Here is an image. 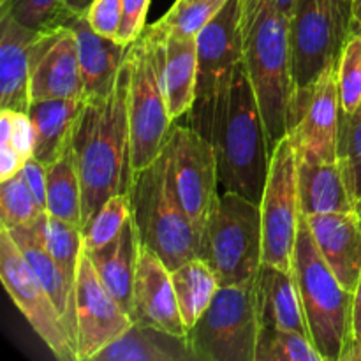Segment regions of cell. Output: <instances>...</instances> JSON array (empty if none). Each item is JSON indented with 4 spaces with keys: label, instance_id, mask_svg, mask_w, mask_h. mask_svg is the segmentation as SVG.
<instances>
[{
    "label": "cell",
    "instance_id": "cell-1",
    "mask_svg": "<svg viewBox=\"0 0 361 361\" xmlns=\"http://www.w3.org/2000/svg\"><path fill=\"white\" fill-rule=\"evenodd\" d=\"M130 63L127 55L111 94L85 101L73 133L83 196V228L109 197L130 192L134 180L129 126Z\"/></svg>",
    "mask_w": 361,
    "mask_h": 361
},
{
    "label": "cell",
    "instance_id": "cell-2",
    "mask_svg": "<svg viewBox=\"0 0 361 361\" xmlns=\"http://www.w3.org/2000/svg\"><path fill=\"white\" fill-rule=\"evenodd\" d=\"M243 63L249 73L268 143L288 136L295 99L291 51V18L275 0H242Z\"/></svg>",
    "mask_w": 361,
    "mask_h": 361
},
{
    "label": "cell",
    "instance_id": "cell-3",
    "mask_svg": "<svg viewBox=\"0 0 361 361\" xmlns=\"http://www.w3.org/2000/svg\"><path fill=\"white\" fill-rule=\"evenodd\" d=\"M217 159L219 187L261 203L271 148L245 63H238L231 88L219 104L210 137Z\"/></svg>",
    "mask_w": 361,
    "mask_h": 361
},
{
    "label": "cell",
    "instance_id": "cell-4",
    "mask_svg": "<svg viewBox=\"0 0 361 361\" xmlns=\"http://www.w3.org/2000/svg\"><path fill=\"white\" fill-rule=\"evenodd\" d=\"M129 194L141 245L171 271L200 257L201 236L176 192L168 147L154 164L134 173Z\"/></svg>",
    "mask_w": 361,
    "mask_h": 361
},
{
    "label": "cell",
    "instance_id": "cell-5",
    "mask_svg": "<svg viewBox=\"0 0 361 361\" xmlns=\"http://www.w3.org/2000/svg\"><path fill=\"white\" fill-rule=\"evenodd\" d=\"M309 337L323 361H342L351 345L353 293L341 284L302 217L293 256Z\"/></svg>",
    "mask_w": 361,
    "mask_h": 361
},
{
    "label": "cell",
    "instance_id": "cell-6",
    "mask_svg": "<svg viewBox=\"0 0 361 361\" xmlns=\"http://www.w3.org/2000/svg\"><path fill=\"white\" fill-rule=\"evenodd\" d=\"M130 161L137 173L157 161L171 137L173 120L162 88V39L150 28L129 49Z\"/></svg>",
    "mask_w": 361,
    "mask_h": 361
},
{
    "label": "cell",
    "instance_id": "cell-7",
    "mask_svg": "<svg viewBox=\"0 0 361 361\" xmlns=\"http://www.w3.org/2000/svg\"><path fill=\"white\" fill-rule=\"evenodd\" d=\"M200 257L214 268L221 286L252 281L263 263L259 203L221 190L201 238Z\"/></svg>",
    "mask_w": 361,
    "mask_h": 361
},
{
    "label": "cell",
    "instance_id": "cell-8",
    "mask_svg": "<svg viewBox=\"0 0 361 361\" xmlns=\"http://www.w3.org/2000/svg\"><path fill=\"white\" fill-rule=\"evenodd\" d=\"M240 21L242 0H228L196 37V101L189 115L190 127L207 137H210L215 111L228 95L236 67L243 60Z\"/></svg>",
    "mask_w": 361,
    "mask_h": 361
},
{
    "label": "cell",
    "instance_id": "cell-9",
    "mask_svg": "<svg viewBox=\"0 0 361 361\" xmlns=\"http://www.w3.org/2000/svg\"><path fill=\"white\" fill-rule=\"evenodd\" d=\"M257 335L254 279L221 286L210 307L187 331L196 361H254Z\"/></svg>",
    "mask_w": 361,
    "mask_h": 361
},
{
    "label": "cell",
    "instance_id": "cell-10",
    "mask_svg": "<svg viewBox=\"0 0 361 361\" xmlns=\"http://www.w3.org/2000/svg\"><path fill=\"white\" fill-rule=\"evenodd\" d=\"M353 0H298L291 14L295 94L337 62L355 28Z\"/></svg>",
    "mask_w": 361,
    "mask_h": 361
},
{
    "label": "cell",
    "instance_id": "cell-11",
    "mask_svg": "<svg viewBox=\"0 0 361 361\" xmlns=\"http://www.w3.org/2000/svg\"><path fill=\"white\" fill-rule=\"evenodd\" d=\"M263 263L293 270L302 210L298 194V155L284 136L271 152L270 171L261 197Z\"/></svg>",
    "mask_w": 361,
    "mask_h": 361
},
{
    "label": "cell",
    "instance_id": "cell-12",
    "mask_svg": "<svg viewBox=\"0 0 361 361\" xmlns=\"http://www.w3.org/2000/svg\"><path fill=\"white\" fill-rule=\"evenodd\" d=\"M0 279L9 298L51 355L62 361H78L76 344L51 296L27 263L6 226L0 229Z\"/></svg>",
    "mask_w": 361,
    "mask_h": 361
},
{
    "label": "cell",
    "instance_id": "cell-13",
    "mask_svg": "<svg viewBox=\"0 0 361 361\" xmlns=\"http://www.w3.org/2000/svg\"><path fill=\"white\" fill-rule=\"evenodd\" d=\"M337 74L338 60L309 88L295 94L288 136L295 145L298 161L338 162L342 106Z\"/></svg>",
    "mask_w": 361,
    "mask_h": 361
},
{
    "label": "cell",
    "instance_id": "cell-14",
    "mask_svg": "<svg viewBox=\"0 0 361 361\" xmlns=\"http://www.w3.org/2000/svg\"><path fill=\"white\" fill-rule=\"evenodd\" d=\"M168 152L176 192L194 228L203 238V233L221 194L214 145L194 127L175 123L169 137Z\"/></svg>",
    "mask_w": 361,
    "mask_h": 361
},
{
    "label": "cell",
    "instance_id": "cell-15",
    "mask_svg": "<svg viewBox=\"0 0 361 361\" xmlns=\"http://www.w3.org/2000/svg\"><path fill=\"white\" fill-rule=\"evenodd\" d=\"M78 361H94L95 355L115 342L134 323L118 300L108 291L83 250L74 282Z\"/></svg>",
    "mask_w": 361,
    "mask_h": 361
},
{
    "label": "cell",
    "instance_id": "cell-16",
    "mask_svg": "<svg viewBox=\"0 0 361 361\" xmlns=\"http://www.w3.org/2000/svg\"><path fill=\"white\" fill-rule=\"evenodd\" d=\"M30 95L37 99H85L76 34L69 25L42 30L30 56Z\"/></svg>",
    "mask_w": 361,
    "mask_h": 361
},
{
    "label": "cell",
    "instance_id": "cell-17",
    "mask_svg": "<svg viewBox=\"0 0 361 361\" xmlns=\"http://www.w3.org/2000/svg\"><path fill=\"white\" fill-rule=\"evenodd\" d=\"M133 321L154 324L175 335H187V326L180 314L173 271L164 261L141 245L134 281Z\"/></svg>",
    "mask_w": 361,
    "mask_h": 361
},
{
    "label": "cell",
    "instance_id": "cell-18",
    "mask_svg": "<svg viewBox=\"0 0 361 361\" xmlns=\"http://www.w3.org/2000/svg\"><path fill=\"white\" fill-rule=\"evenodd\" d=\"M63 23L69 25L76 34L85 101L109 95L115 88L130 46L97 34L88 23L87 14H69Z\"/></svg>",
    "mask_w": 361,
    "mask_h": 361
},
{
    "label": "cell",
    "instance_id": "cell-19",
    "mask_svg": "<svg viewBox=\"0 0 361 361\" xmlns=\"http://www.w3.org/2000/svg\"><path fill=\"white\" fill-rule=\"evenodd\" d=\"M42 30H34L14 18L0 14V108L28 113L30 56Z\"/></svg>",
    "mask_w": 361,
    "mask_h": 361
},
{
    "label": "cell",
    "instance_id": "cell-20",
    "mask_svg": "<svg viewBox=\"0 0 361 361\" xmlns=\"http://www.w3.org/2000/svg\"><path fill=\"white\" fill-rule=\"evenodd\" d=\"M335 277L355 293L361 277V224L356 212L303 217Z\"/></svg>",
    "mask_w": 361,
    "mask_h": 361
},
{
    "label": "cell",
    "instance_id": "cell-21",
    "mask_svg": "<svg viewBox=\"0 0 361 361\" xmlns=\"http://www.w3.org/2000/svg\"><path fill=\"white\" fill-rule=\"evenodd\" d=\"M254 302L259 328H281L309 337V326L293 270L261 263L254 277Z\"/></svg>",
    "mask_w": 361,
    "mask_h": 361
},
{
    "label": "cell",
    "instance_id": "cell-22",
    "mask_svg": "<svg viewBox=\"0 0 361 361\" xmlns=\"http://www.w3.org/2000/svg\"><path fill=\"white\" fill-rule=\"evenodd\" d=\"M94 361H196L187 335L134 321Z\"/></svg>",
    "mask_w": 361,
    "mask_h": 361
},
{
    "label": "cell",
    "instance_id": "cell-23",
    "mask_svg": "<svg viewBox=\"0 0 361 361\" xmlns=\"http://www.w3.org/2000/svg\"><path fill=\"white\" fill-rule=\"evenodd\" d=\"M140 249V235L134 219L130 217L113 242L94 252H87L108 291L118 300L130 317L134 309V281Z\"/></svg>",
    "mask_w": 361,
    "mask_h": 361
},
{
    "label": "cell",
    "instance_id": "cell-24",
    "mask_svg": "<svg viewBox=\"0 0 361 361\" xmlns=\"http://www.w3.org/2000/svg\"><path fill=\"white\" fill-rule=\"evenodd\" d=\"M298 194L302 217L356 212L341 162L298 161Z\"/></svg>",
    "mask_w": 361,
    "mask_h": 361
},
{
    "label": "cell",
    "instance_id": "cell-25",
    "mask_svg": "<svg viewBox=\"0 0 361 361\" xmlns=\"http://www.w3.org/2000/svg\"><path fill=\"white\" fill-rule=\"evenodd\" d=\"M9 229L14 243L20 247L21 254L25 256L27 263L37 275L41 284L51 296L67 331L76 344V305H74V282L63 274L51 254L44 249L34 224L14 226Z\"/></svg>",
    "mask_w": 361,
    "mask_h": 361
},
{
    "label": "cell",
    "instance_id": "cell-26",
    "mask_svg": "<svg viewBox=\"0 0 361 361\" xmlns=\"http://www.w3.org/2000/svg\"><path fill=\"white\" fill-rule=\"evenodd\" d=\"M85 108V99H37L28 115L35 129L34 157L51 164L73 141L74 127Z\"/></svg>",
    "mask_w": 361,
    "mask_h": 361
},
{
    "label": "cell",
    "instance_id": "cell-27",
    "mask_svg": "<svg viewBox=\"0 0 361 361\" xmlns=\"http://www.w3.org/2000/svg\"><path fill=\"white\" fill-rule=\"evenodd\" d=\"M196 39H162V88H164L169 113L175 122L180 116L189 115L192 109L194 101H196Z\"/></svg>",
    "mask_w": 361,
    "mask_h": 361
},
{
    "label": "cell",
    "instance_id": "cell-28",
    "mask_svg": "<svg viewBox=\"0 0 361 361\" xmlns=\"http://www.w3.org/2000/svg\"><path fill=\"white\" fill-rule=\"evenodd\" d=\"M46 212L83 231V196L73 143L46 166Z\"/></svg>",
    "mask_w": 361,
    "mask_h": 361
},
{
    "label": "cell",
    "instance_id": "cell-29",
    "mask_svg": "<svg viewBox=\"0 0 361 361\" xmlns=\"http://www.w3.org/2000/svg\"><path fill=\"white\" fill-rule=\"evenodd\" d=\"M173 284L182 319L187 330H190L210 307L212 300L221 289V282L214 268L203 257H194L173 271Z\"/></svg>",
    "mask_w": 361,
    "mask_h": 361
},
{
    "label": "cell",
    "instance_id": "cell-30",
    "mask_svg": "<svg viewBox=\"0 0 361 361\" xmlns=\"http://www.w3.org/2000/svg\"><path fill=\"white\" fill-rule=\"evenodd\" d=\"M32 224H34L44 249L51 254L63 274L71 281L76 282L78 264H80V257L85 250L83 231L55 215H49L46 210Z\"/></svg>",
    "mask_w": 361,
    "mask_h": 361
},
{
    "label": "cell",
    "instance_id": "cell-31",
    "mask_svg": "<svg viewBox=\"0 0 361 361\" xmlns=\"http://www.w3.org/2000/svg\"><path fill=\"white\" fill-rule=\"evenodd\" d=\"M226 2L228 0H196L189 4H173L171 9L148 28L161 39H196L200 32L217 16Z\"/></svg>",
    "mask_w": 361,
    "mask_h": 361
},
{
    "label": "cell",
    "instance_id": "cell-32",
    "mask_svg": "<svg viewBox=\"0 0 361 361\" xmlns=\"http://www.w3.org/2000/svg\"><path fill=\"white\" fill-rule=\"evenodd\" d=\"M254 361H323L307 335L261 326Z\"/></svg>",
    "mask_w": 361,
    "mask_h": 361
},
{
    "label": "cell",
    "instance_id": "cell-33",
    "mask_svg": "<svg viewBox=\"0 0 361 361\" xmlns=\"http://www.w3.org/2000/svg\"><path fill=\"white\" fill-rule=\"evenodd\" d=\"M130 217H133V201L129 192L109 197L83 228L85 252H94L113 242Z\"/></svg>",
    "mask_w": 361,
    "mask_h": 361
},
{
    "label": "cell",
    "instance_id": "cell-34",
    "mask_svg": "<svg viewBox=\"0 0 361 361\" xmlns=\"http://www.w3.org/2000/svg\"><path fill=\"white\" fill-rule=\"evenodd\" d=\"M34 192L28 187L23 173H16L11 178L2 180L0 185V217L2 226L14 228V226H27L37 221L42 214Z\"/></svg>",
    "mask_w": 361,
    "mask_h": 361
},
{
    "label": "cell",
    "instance_id": "cell-35",
    "mask_svg": "<svg viewBox=\"0 0 361 361\" xmlns=\"http://www.w3.org/2000/svg\"><path fill=\"white\" fill-rule=\"evenodd\" d=\"M338 94L344 113H356L361 106V34L358 23L349 34L338 56Z\"/></svg>",
    "mask_w": 361,
    "mask_h": 361
},
{
    "label": "cell",
    "instance_id": "cell-36",
    "mask_svg": "<svg viewBox=\"0 0 361 361\" xmlns=\"http://www.w3.org/2000/svg\"><path fill=\"white\" fill-rule=\"evenodd\" d=\"M66 0H0V14L34 30H48L67 20Z\"/></svg>",
    "mask_w": 361,
    "mask_h": 361
},
{
    "label": "cell",
    "instance_id": "cell-37",
    "mask_svg": "<svg viewBox=\"0 0 361 361\" xmlns=\"http://www.w3.org/2000/svg\"><path fill=\"white\" fill-rule=\"evenodd\" d=\"M338 162L353 196H361V109L356 113H341L338 133Z\"/></svg>",
    "mask_w": 361,
    "mask_h": 361
},
{
    "label": "cell",
    "instance_id": "cell-38",
    "mask_svg": "<svg viewBox=\"0 0 361 361\" xmlns=\"http://www.w3.org/2000/svg\"><path fill=\"white\" fill-rule=\"evenodd\" d=\"M0 143L13 145L25 159L34 157L35 129L28 113L2 109L0 113Z\"/></svg>",
    "mask_w": 361,
    "mask_h": 361
},
{
    "label": "cell",
    "instance_id": "cell-39",
    "mask_svg": "<svg viewBox=\"0 0 361 361\" xmlns=\"http://www.w3.org/2000/svg\"><path fill=\"white\" fill-rule=\"evenodd\" d=\"M123 0H94L87 11V20L97 34L116 39L122 23Z\"/></svg>",
    "mask_w": 361,
    "mask_h": 361
},
{
    "label": "cell",
    "instance_id": "cell-40",
    "mask_svg": "<svg viewBox=\"0 0 361 361\" xmlns=\"http://www.w3.org/2000/svg\"><path fill=\"white\" fill-rule=\"evenodd\" d=\"M148 7H150V0H123L122 23H120L115 41L130 46L141 37L145 32Z\"/></svg>",
    "mask_w": 361,
    "mask_h": 361
},
{
    "label": "cell",
    "instance_id": "cell-41",
    "mask_svg": "<svg viewBox=\"0 0 361 361\" xmlns=\"http://www.w3.org/2000/svg\"><path fill=\"white\" fill-rule=\"evenodd\" d=\"M21 173H23L30 190L34 192L39 207L46 210V166L35 157H30L21 169Z\"/></svg>",
    "mask_w": 361,
    "mask_h": 361
},
{
    "label": "cell",
    "instance_id": "cell-42",
    "mask_svg": "<svg viewBox=\"0 0 361 361\" xmlns=\"http://www.w3.org/2000/svg\"><path fill=\"white\" fill-rule=\"evenodd\" d=\"M25 164H27V159L13 145L0 143V182L20 173Z\"/></svg>",
    "mask_w": 361,
    "mask_h": 361
},
{
    "label": "cell",
    "instance_id": "cell-43",
    "mask_svg": "<svg viewBox=\"0 0 361 361\" xmlns=\"http://www.w3.org/2000/svg\"><path fill=\"white\" fill-rule=\"evenodd\" d=\"M361 341V277L353 293V312H351V345ZM349 345V348H351Z\"/></svg>",
    "mask_w": 361,
    "mask_h": 361
},
{
    "label": "cell",
    "instance_id": "cell-44",
    "mask_svg": "<svg viewBox=\"0 0 361 361\" xmlns=\"http://www.w3.org/2000/svg\"><path fill=\"white\" fill-rule=\"evenodd\" d=\"M92 2L94 0H66L63 6H66L67 14H78V16H81V14H87Z\"/></svg>",
    "mask_w": 361,
    "mask_h": 361
},
{
    "label": "cell",
    "instance_id": "cell-45",
    "mask_svg": "<svg viewBox=\"0 0 361 361\" xmlns=\"http://www.w3.org/2000/svg\"><path fill=\"white\" fill-rule=\"evenodd\" d=\"M342 361H361V341L356 342V344H353L351 348L345 351Z\"/></svg>",
    "mask_w": 361,
    "mask_h": 361
},
{
    "label": "cell",
    "instance_id": "cell-46",
    "mask_svg": "<svg viewBox=\"0 0 361 361\" xmlns=\"http://www.w3.org/2000/svg\"><path fill=\"white\" fill-rule=\"evenodd\" d=\"M296 2H298V0H275V4H277V6L281 7V9L284 11L289 18H291L293 11H295Z\"/></svg>",
    "mask_w": 361,
    "mask_h": 361
},
{
    "label": "cell",
    "instance_id": "cell-47",
    "mask_svg": "<svg viewBox=\"0 0 361 361\" xmlns=\"http://www.w3.org/2000/svg\"><path fill=\"white\" fill-rule=\"evenodd\" d=\"M353 14L356 23H361V0H353Z\"/></svg>",
    "mask_w": 361,
    "mask_h": 361
},
{
    "label": "cell",
    "instance_id": "cell-48",
    "mask_svg": "<svg viewBox=\"0 0 361 361\" xmlns=\"http://www.w3.org/2000/svg\"><path fill=\"white\" fill-rule=\"evenodd\" d=\"M356 215H358L360 224H361V196L358 197V201H356Z\"/></svg>",
    "mask_w": 361,
    "mask_h": 361
},
{
    "label": "cell",
    "instance_id": "cell-49",
    "mask_svg": "<svg viewBox=\"0 0 361 361\" xmlns=\"http://www.w3.org/2000/svg\"><path fill=\"white\" fill-rule=\"evenodd\" d=\"M189 2H196V0H176L175 4H189Z\"/></svg>",
    "mask_w": 361,
    "mask_h": 361
},
{
    "label": "cell",
    "instance_id": "cell-50",
    "mask_svg": "<svg viewBox=\"0 0 361 361\" xmlns=\"http://www.w3.org/2000/svg\"><path fill=\"white\" fill-rule=\"evenodd\" d=\"M358 28H360V34H361V23H358Z\"/></svg>",
    "mask_w": 361,
    "mask_h": 361
},
{
    "label": "cell",
    "instance_id": "cell-51",
    "mask_svg": "<svg viewBox=\"0 0 361 361\" xmlns=\"http://www.w3.org/2000/svg\"><path fill=\"white\" fill-rule=\"evenodd\" d=\"M360 109H361V106H360Z\"/></svg>",
    "mask_w": 361,
    "mask_h": 361
}]
</instances>
